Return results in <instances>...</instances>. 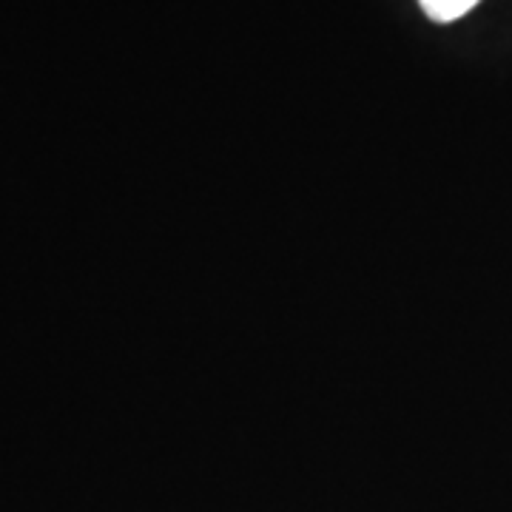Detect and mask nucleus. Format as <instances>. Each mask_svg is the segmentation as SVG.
I'll use <instances>...</instances> for the list:
<instances>
[{
    "instance_id": "nucleus-1",
    "label": "nucleus",
    "mask_w": 512,
    "mask_h": 512,
    "mask_svg": "<svg viewBox=\"0 0 512 512\" xmlns=\"http://www.w3.org/2000/svg\"><path fill=\"white\" fill-rule=\"evenodd\" d=\"M478 0H421L424 15L436 23H450V20L464 18Z\"/></svg>"
}]
</instances>
